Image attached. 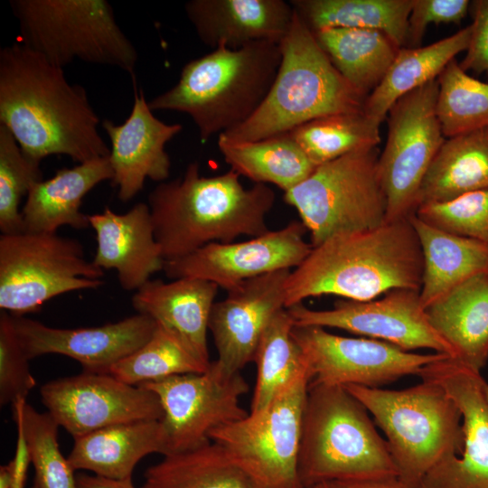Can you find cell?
Here are the masks:
<instances>
[{"mask_svg":"<svg viewBox=\"0 0 488 488\" xmlns=\"http://www.w3.org/2000/svg\"><path fill=\"white\" fill-rule=\"evenodd\" d=\"M86 90L21 42L0 50V124L27 155H63L80 164L109 156Z\"/></svg>","mask_w":488,"mask_h":488,"instance_id":"obj_1","label":"cell"},{"mask_svg":"<svg viewBox=\"0 0 488 488\" xmlns=\"http://www.w3.org/2000/svg\"><path fill=\"white\" fill-rule=\"evenodd\" d=\"M422 271L421 248L409 218L338 233L312 247L290 271L286 308L326 295L369 301L394 289L419 290Z\"/></svg>","mask_w":488,"mask_h":488,"instance_id":"obj_2","label":"cell"},{"mask_svg":"<svg viewBox=\"0 0 488 488\" xmlns=\"http://www.w3.org/2000/svg\"><path fill=\"white\" fill-rule=\"evenodd\" d=\"M267 184L245 188L230 169L203 176L190 163L182 176L162 182L148 195L155 238L164 261L184 257L213 242L230 243L269 231L267 215L275 203Z\"/></svg>","mask_w":488,"mask_h":488,"instance_id":"obj_3","label":"cell"},{"mask_svg":"<svg viewBox=\"0 0 488 488\" xmlns=\"http://www.w3.org/2000/svg\"><path fill=\"white\" fill-rule=\"evenodd\" d=\"M281 61L279 43L219 47L188 61L177 83L148 102L152 111L187 114L202 143L250 118L266 99Z\"/></svg>","mask_w":488,"mask_h":488,"instance_id":"obj_4","label":"cell"},{"mask_svg":"<svg viewBox=\"0 0 488 488\" xmlns=\"http://www.w3.org/2000/svg\"><path fill=\"white\" fill-rule=\"evenodd\" d=\"M279 48L281 61L266 99L245 123L221 134L227 139L257 141L318 117L363 111L367 97L340 74L295 10Z\"/></svg>","mask_w":488,"mask_h":488,"instance_id":"obj_5","label":"cell"},{"mask_svg":"<svg viewBox=\"0 0 488 488\" xmlns=\"http://www.w3.org/2000/svg\"><path fill=\"white\" fill-rule=\"evenodd\" d=\"M303 488L336 480L399 477L366 408L344 387L309 384L298 457Z\"/></svg>","mask_w":488,"mask_h":488,"instance_id":"obj_6","label":"cell"},{"mask_svg":"<svg viewBox=\"0 0 488 488\" xmlns=\"http://www.w3.org/2000/svg\"><path fill=\"white\" fill-rule=\"evenodd\" d=\"M344 388L383 431L399 478L418 488L424 476L464 447L461 412L437 383L422 382L400 390L359 385Z\"/></svg>","mask_w":488,"mask_h":488,"instance_id":"obj_7","label":"cell"},{"mask_svg":"<svg viewBox=\"0 0 488 488\" xmlns=\"http://www.w3.org/2000/svg\"><path fill=\"white\" fill-rule=\"evenodd\" d=\"M21 43L62 68L80 60L117 67L135 79L137 52L106 0H12Z\"/></svg>","mask_w":488,"mask_h":488,"instance_id":"obj_8","label":"cell"},{"mask_svg":"<svg viewBox=\"0 0 488 488\" xmlns=\"http://www.w3.org/2000/svg\"><path fill=\"white\" fill-rule=\"evenodd\" d=\"M377 146L317 165L284 192L311 236L312 247L333 235L373 229L387 222V197L379 174Z\"/></svg>","mask_w":488,"mask_h":488,"instance_id":"obj_9","label":"cell"},{"mask_svg":"<svg viewBox=\"0 0 488 488\" xmlns=\"http://www.w3.org/2000/svg\"><path fill=\"white\" fill-rule=\"evenodd\" d=\"M103 276L77 239L57 232L0 236V309L13 315L37 311L60 295L99 288Z\"/></svg>","mask_w":488,"mask_h":488,"instance_id":"obj_10","label":"cell"},{"mask_svg":"<svg viewBox=\"0 0 488 488\" xmlns=\"http://www.w3.org/2000/svg\"><path fill=\"white\" fill-rule=\"evenodd\" d=\"M312 380L308 371L268 406L210 434L259 488H303L298 457L304 412Z\"/></svg>","mask_w":488,"mask_h":488,"instance_id":"obj_11","label":"cell"},{"mask_svg":"<svg viewBox=\"0 0 488 488\" xmlns=\"http://www.w3.org/2000/svg\"><path fill=\"white\" fill-rule=\"evenodd\" d=\"M437 79L400 98L388 112V135L379 156L387 221L408 219L418 207L423 181L446 141L437 115Z\"/></svg>","mask_w":488,"mask_h":488,"instance_id":"obj_12","label":"cell"},{"mask_svg":"<svg viewBox=\"0 0 488 488\" xmlns=\"http://www.w3.org/2000/svg\"><path fill=\"white\" fill-rule=\"evenodd\" d=\"M137 386L153 391L161 402L164 455L208 444L211 431L249 415L240 406L241 396L249 391L241 373L226 377L211 362L202 373L179 374Z\"/></svg>","mask_w":488,"mask_h":488,"instance_id":"obj_13","label":"cell"},{"mask_svg":"<svg viewBox=\"0 0 488 488\" xmlns=\"http://www.w3.org/2000/svg\"><path fill=\"white\" fill-rule=\"evenodd\" d=\"M292 334L305 356L312 384L379 388L407 375L419 376L427 365L448 356L415 353L371 338L336 335L319 326L295 325Z\"/></svg>","mask_w":488,"mask_h":488,"instance_id":"obj_14","label":"cell"},{"mask_svg":"<svg viewBox=\"0 0 488 488\" xmlns=\"http://www.w3.org/2000/svg\"><path fill=\"white\" fill-rule=\"evenodd\" d=\"M295 325L337 328L391 343L405 351L428 349L455 359L453 348L432 327L419 290L394 289L380 299L340 300L313 310L301 304L286 308Z\"/></svg>","mask_w":488,"mask_h":488,"instance_id":"obj_15","label":"cell"},{"mask_svg":"<svg viewBox=\"0 0 488 488\" xmlns=\"http://www.w3.org/2000/svg\"><path fill=\"white\" fill-rule=\"evenodd\" d=\"M42 401L59 426L73 438L123 423L160 420L158 397L109 373L83 372L46 382Z\"/></svg>","mask_w":488,"mask_h":488,"instance_id":"obj_16","label":"cell"},{"mask_svg":"<svg viewBox=\"0 0 488 488\" xmlns=\"http://www.w3.org/2000/svg\"><path fill=\"white\" fill-rule=\"evenodd\" d=\"M306 231L301 221H292L247 240L213 242L164 261L163 271L170 279L202 278L228 291L246 280L299 266L312 249L305 239Z\"/></svg>","mask_w":488,"mask_h":488,"instance_id":"obj_17","label":"cell"},{"mask_svg":"<svg viewBox=\"0 0 488 488\" xmlns=\"http://www.w3.org/2000/svg\"><path fill=\"white\" fill-rule=\"evenodd\" d=\"M421 380L439 384L458 407L463 421L461 455L451 456L422 479L418 488H488V404L485 380L449 356L427 365Z\"/></svg>","mask_w":488,"mask_h":488,"instance_id":"obj_18","label":"cell"},{"mask_svg":"<svg viewBox=\"0 0 488 488\" xmlns=\"http://www.w3.org/2000/svg\"><path fill=\"white\" fill-rule=\"evenodd\" d=\"M289 269L270 272L246 280L215 302L209 321L218 359L211 362L230 377L250 361L273 317L286 308V282Z\"/></svg>","mask_w":488,"mask_h":488,"instance_id":"obj_19","label":"cell"},{"mask_svg":"<svg viewBox=\"0 0 488 488\" xmlns=\"http://www.w3.org/2000/svg\"><path fill=\"white\" fill-rule=\"evenodd\" d=\"M16 335L29 360L55 353L79 361L85 372L109 373L112 366L143 346L156 323L136 314L116 323L88 328H55L13 315Z\"/></svg>","mask_w":488,"mask_h":488,"instance_id":"obj_20","label":"cell"},{"mask_svg":"<svg viewBox=\"0 0 488 488\" xmlns=\"http://www.w3.org/2000/svg\"><path fill=\"white\" fill-rule=\"evenodd\" d=\"M134 89L132 110L126 121L120 125L108 119L102 122L111 143V183L124 202L143 190L145 179L162 183L168 178L171 160L165 145L183 129L181 124H166L155 117L143 89L138 90L136 84Z\"/></svg>","mask_w":488,"mask_h":488,"instance_id":"obj_21","label":"cell"},{"mask_svg":"<svg viewBox=\"0 0 488 488\" xmlns=\"http://www.w3.org/2000/svg\"><path fill=\"white\" fill-rule=\"evenodd\" d=\"M88 217L97 240L91 261L102 270L115 269L123 289L136 291L164 269V259L147 203L138 202L125 213L106 207Z\"/></svg>","mask_w":488,"mask_h":488,"instance_id":"obj_22","label":"cell"},{"mask_svg":"<svg viewBox=\"0 0 488 488\" xmlns=\"http://www.w3.org/2000/svg\"><path fill=\"white\" fill-rule=\"evenodd\" d=\"M184 10L199 39L213 50L279 43L294 16L291 4L284 0H191Z\"/></svg>","mask_w":488,"mask_h":488,"instance_id":"obj_23","label":"cell"},{"mask_svg":"<svg viewBox=\"0 0 488 488\" xmlns=\"http://www.w3.org/2000/svg\"><path fill=\"white\" fill-rule=\"evenodd\" d=\"M219 286L208 280L180 277L148 280L132 296L137 314L174 331L204 362L209 361L207 331Z\"/></svg>","mask_w":488,"mask_h":488,"instance_id":"obj_24","label":"cell"},{"mask_svg":"<svg viewBox=\"0 0 488 488\" xmlns=\"http://www.w3.org/2000/svg\"><path fill=\"white\" fill-rule=\"evenodd\" d=\"M112 178L109 156L57 170L28 192L21 211L24 231L55 233L61 226L87 229L88 214L80 211L83 198L99 183Z\"/></svg>","mask_w":488,"mask_h":488,"instance_id":"obj_25","label":"cell"},{"mask_svg":"<svg viewBox=\"0 0 488 488\" xmlns=\"http://www.w3.org/2000/svg\"><path fill=\"white\" fill-rule=\"evenodd\" d=\"M436 332L462 365L481 372L488 361V272L472 277L427 305Z\"/></svg>","mask_w":488,"mask_h":488,"instance_id":"obj_26","label":"cell"},{"mask_svg":"<svg viewBox=\"0 0 488 488\" xmlns=\"http://www.w3.org/2000/svg\"><path fill=\"white\" fill-rule=\"evenodd\" d=\"M152 453L165 454L160 420H141L107 427L74 438L67 457L72 469L110 479L132 478L137 463Z\"/></svg>","mask_w":488,"mask_h":488,"instance_id":"obj_27","label":"cell"},{"mask_svg":"<svg viewBox=\"0 0 488 488\" xmlns=\"http://www.w3.org/2000/svg\"><path fill=\"white\" fill-rule=\"evenodd\" d=\"M418 235L423 260L419 288L427 305L472 277L488 272V246L409 217Z\"/></svg>","mask_w":488,"mask_h":488,"instance_id":"obj_28","label":"cell"},{"mask_svg":"<svg viewBox=\"0 0 488 488\" xmlns=\"http://www.w3.org/2000/svg\"><path fill=\"white\" fill-rule=\"evenodd\" d=\"M471 24L427 46L402 47L378 87L367 96L363 113L380 126L403 96L436 80L455 57L467 50Z\"/></svg>","mask_w":488,"mask_h":488,"instance_id":"obj_29","label":"cell"},{"mask_svg":"<svg viewBox=\"0 0 488 488\" xmlns=\"http://www.w3.org/2000/svg\"><path fill=\"white\" fill-rule=\"evenodd\" d=\"M488 188V127L446 138L423 181L418 206Z\"/></svg>","mask_w":488,"mask_h":488,"instance_id":"obj_30","label":"cell"},{"mask_svg":"<svg viewBox=\"0 0 488 488\" xmlns=\"http://www.w3.org/2000/svg\"><path fill=\"white\" fill-rule=\"evenodd\" d=\"M218 147L230 169L240 176L256 183H272L284 192L302 183L316 167L289 132L247 142L219 135Z\"/></svg>","mask_w":488,"mask_h":488,"instance_id":"obj_31","label":"cell"},{"mask_svg":"<svg viewBox=\"0 0 488 488\" xmlns=\"http://www.w3.org/2000/svg\"><path fill=\"white\" fill-rule=\"evenodd\" d=\"M313 33L340 74L365 97L381 82L400 49L378 30L324 28Z\"/></svg>","mask_w":488,"mask_h":488,"instance_id":"obj_32","label":"cell"},{"mask_svg":"<svg viewBox=\"0 0 488 488\" xmlns=\"http://www.w3.org/2000/svg\"><path fill=\"white\" fill-rule=\"evenodd\" d=\"M293 9L313 31L358 28L383 32L406 46L413 0H291Z\"/></svg>","mask_w":488,"mask_h":488,"instance_id":"obj_33","label":"cell"},{"mask_svg":"<svg viewBox=\"0 0 488 488\" xmlns=\"http://www.w3.org/2000/svg\"><path fill=\"white\" fill-rule=\"evenodd\" d=\"M141 488H259L223 449L210 442L164 455L146 469Z\"/></svg>","mask_w":488,"mask_h":488,"instance_id":"obj_34","label":"cell"},{"mask_svg":"<svg viewBox=\"0 0 488 488\" xmlns=\"http://www.w3.org/2000/svg\"><path fill=\"white\" fill-rule=\"evenodd\" d=\"M294 326L291 314L284 308L266 328L254 358L257 379L249 413L264 409L308 371L305 356L292 334Z\"/></svg>","mask_w":488,"mask_h":488,"instance_id":"obj_35","label":"cell"},{"mask_svg":"<svg viewBox=\"0 0 488 488\" xmlns=\"http://www.w3.org/2000/svg\"><path fill=\"white\" fill-rule=\"evenodd\" d=\"M211 363L202 361L174 331L156 323L149 340L115 363L109 374L134 386L167 377L202 373Z\"/></svg>","mask_w":488,"mask_h":488,"instance_id":"obj_36","label":"cell"},{"mask_svg":"<svg viewBox=\"0 0 488 488\" xmlns=\"http://www.w3.org/2000/svg\"><path fill=\"white\" fill-rule=\"evenodd\" d=\"M379 127L361 111L318 117L289 133L317 166L352 152L377 146L380 142Z\"/></svg>","mask_w":488,"mask_h":488,"instance_id":"obj_37","label":"cell"},{"mask_svg":"<svg viewBox=\"0 0 488 488\" xmlns=\"http://www.w3.org/2000/svg\"><path fill=\"white\" fill-rule=\"evenodd\" d=\"M12 416L25 436L37 488H77L76 475L58 444L59 424L49 412L40 413L25 399L12 405Z\"/></svg>","mask_w":488,"mask_h":488,"instance_id":"obj_38","label":"cell"},{"mask_svg":"<svg viewBox=\"0 0 488 488\" xmlns=\"http://www.w3.org/2000/svg\"><path fill=\"white\" fill-rule=\"evenodd\" d=\"M436 115L446 138L488 127V83L453 60L437 78Z\"/></svg>","mask_w":488,"mask_h":488,"instance_id":"obj_39","label":"cell"},{"mask_svg":"<svg viewBox=\"0 0 488 488\" xmlns=\"http://www.w3.org/2000/svg\"><path fill=\"white\" fill-rule=\"evenodd\" d=\"M41 161L21 149L10 130L0 124V230L24 231L20 203L32 187L43 180Z\"/></svg>","mask_w":488,"mask_h":488,"instance_id":"obj_40","label":"cell"},{"mask_svg":"<svg viewBox=\"0 0 488 488\" xmlns=\"http://www.w3.org/2000/svg\"><path fill=\"white\" fill-rule=\"evenodd\" d=\"M415 215L438 229L488 246V188L447 202L421 204Z\"/></svg>","mask_w":488,"mask_h":488,"instance_id":"obj_41","label":"cell"},{"mask_svg":"<svg viewBox=\"0 0 488 488\" xmlns=\"http://www.w3.org/2000/svg\"><path fill=\"white\" fill-rule=\"evenodd\" d=\"M16 335L13 316L0 309V404L26 399L36 380Z\"/></svg>","mask_w":488,"mask_h":488,"instance_id":"obj_42","label":"cell"},{"mask_svg":"<svg viewBox=\"0 0 488 488\" xmlns=\"http://www.w3.org/2000/svg\"><path fill=\"white\" fill-rule=\"evenodd\" d=\"M469 6L468 0H413L405 47H420L427 26L431 23L459 24Z\"/></svg>","mask_w":488,"mask_h":488,"instance_id":"obj_43","label":"cell"},{"mask_svg":"<svg viewBox=\"0 0 488 488\" xmlns=\"http://www.w3.org/2000/svg\"><path fill=\"white\" fill-rule=\"evenodd\" d=\"M469 11L473 18L469 44L458 63L465 72L472 70L479 75L488 72V0L470 2Z\"/></svg>","mask_w":488,"mask_h":488,"instance_id":"obj_44","label":"cell"},{"mask_svg":"<svg viewBox=\"0 0 488 488\" xmlns=\"http://www.w3.org/2000/svg\"><path fill=\"white\" fill-rule=\"evenodd\" d=\"M17 428V441L13 459L7 464L10 468L14 488H23L28 466L31 462L30 451L23 430Z\"/></svg>","mask_w":488,"mask_h":488,"instance_id":"obj_45","label":"cell"},{"mask_svg":"<svg viewBox=\"0 0 488 488\" xmlns=\"http://www.w3.org/2000/svg\"><path fill=\"white\" fill-rule=\"evenodd\" d=\"M312 488H415L399 477L371 480H336L318 483Z\"/></svg>","mask_w":488,"mask_h":488,"instance_id":"obj_46","label":"cell"},{"mask_svg":"<svg viewBox=\"0 0 488 488\" xmlns=\"http://www.w3.org/2000/svg\"><path fill=\"white\" fill-rule=\"evenodd\" d=\"M77 488H135L132 478L110 479L99 475H76Z\"/></svg>","mask_w":488,"mask_h":488,"instance_id":"obj_47","label":"cell"},{"mask_svg":"<svg viewBox=\"0 0 488 488\" xmlns=\"http://www.w3.org/2000/svg\"><path fill=\"white\" fill-rule=\"evenodd\" d=\"M0 488H14L12 474L7 465L0 467Z\"/></svg>","mask_w":488,"mask_h":488,"instance_id":"obj_48","label":"cell"},{"mask_svg":"<svg viewBox=\"0 0 488 488\" xmlns=\"http://www.w3.org/2000/svg\"><path fill=\"white\" fill-rule=\"evenodd\" d=\"M483 390H484V396L488 404V383H485Z\"/></svg>","mask_w":488,"mask_h":488,"instance_id":"obj_49","label":"cell"},{"mask_svg":"<svg viewBox=\"0 0 488 488\" xmlns=\"http://www.w3.org/2000/svg\"><path fill=\"white\" fill-rule=\"evenodd\" d=\"M31 488H37V486L35 484H33Z\"/></svg>","mask_w":488,"mask_h":488,"instance_id":"obj_50","label":"cell"}]
</instances>
